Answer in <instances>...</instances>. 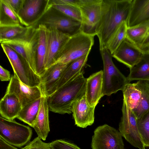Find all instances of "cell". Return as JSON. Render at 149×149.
<instances>
[{
	"instance_id": "cell-8",
	"label": "cell",
	"mask_w": 149,
	"mask_h": 149,
	"mask_svg": "<svg viewBox=\"0 0 149 149\" xmlns=\"http://www.w3.org/2000/svg\"><path fill=\"white\" fill-rule=\"evenodd\" d=\"M31 129L16 122L0 117V137L13 146L21 148L30 141Z\"/></svg>"
},
{
	"instance_id": "cell-26",
	"label": "cell",
	"mask_w": 149,
	"mask_h": 149,
	"mask_svg": "<svg viewBox=\"0 0 149 149\" xmlns=\"http://www.w3.org/2000/svg\"><path fill=\"white\" fill-rule=\"evenodd\" d=\"M41 97L22 107L17 118L33 127L38 115Z\"/></svg>"
},
{
	"instance_id": "cell-24",
	"label": "cell",
	"mask_w": 149,
	"mask_h": 149,
	"mask_svg": "<svg viewBox=\"0 0 149 149\" xmlns=\"http://www.w3.org/2000/svg\"><path fill=\"white\" fill-rule=\"evenodd\" d=\"M88 55L83 56L67 64L58 82L57 89L83 73Z\"/></svg>"
},
{
	"instance_id": "cell-1",
	"label": "cell",
	"mask_w": 149,
	"mask_h": 149,
	"mask_svg": "<svg viewBox=\"0 0 149 149\" xmlns=\"http://www.w3.org/2000/svg\"><path fill=\"white\" fill-rule=\"evenodd\" d=\"M133 0H102L101 16L96 35L100 50L108 44L121 23L128 18Z\"/></svg>"
},
{
	"instance_id": "cell-35",
	"label": "cell",
	"mask_w": 149,
	"mask_h": 149,
	"mask_svg": "<svg viewBox=\"0 0 149 149\" xmlns=\"http://www.w3.org/2000/svg\"><path fill=\"white\" fill-rule=\"evenodd\" d=\"M51 143L52 149H81L76 145L63 139H58Z\"/></svg>"
},
{
	"instance_id": "cell-19",
	"label": "cell",
	"mask_w": 149,
	"mask_h": 149,
	"mask_svg": "<svg viewBox=\"0 0 149 149\" xmlns=\"http://www.w3.org/2000/svg\"><path fill=\"white\" fill-rule=\"evenodd\" d=\"M103 70L95 73L86 79L85 95L89 105L96 107L101 98L103 87Z\"/></svg>"
},
{
	"instance_id": "cell-5",
	"label": "cell",
	"mask_w": 149,
	"mask_h": 149,
	"mask_svg": "<svg viewBox=\"0 0 149 149\" xmlns=\"http://www.w3.org/2000/svg\"><path fill=\"white\" fill-rule=\"evenodd\" d=\"M55 27L72 37L81 31L82 23L53 7L49 8L35 25Z\"/></svg>"
},
{
	"instance_id": "cell-9",
	"label": "cell",
	"mask_w": 149,
	"mask_h": 149,
	"mask_svg": "<svg viewBox=\"0 0 149 149\" xmlns=\"http://www.w3.org/2000/svg\"><path fill=\"white\" fill-rule=\"evenodd\" d=\"M102 0H80L78 6L82 17L81 31L96 35L101 16Z\"/></svg>"
},
{
	"instance_id": "cell-21",
	"label": "cell",
	"mask_w": 149,
	"mask_h": 149,
	"mask_svg": "<svg viewBox=\"0 0 149 149\" xmlns=\"http://www.w3.org/2000/svg\"><path fill=\"white\" fill-rule=\"evenodd\" d=\"M49 110L47 97L42 94L39 112L33 128L38 136L44 141L46 139L50 131Z\"/></svg>"
},
{
	"instance_id": "cell-28",
	"label": "cell",
	"mask_w": 149,
	"mask_h": 149,
	"mask_svg": "<svg viewBox=\"0 0 149 149\" xmlns=\"http://www.w3.org/2000/svg\"><path fill=\"white\" fill-rule=\"evenodd\" d=\"M22 25L18 15L6 0H0V27Z\"/></svg>"
},
{
	"instance_id": "cell-2",
	"label": "cell",
	"mask_w": 149,
	"mask_h": 149,
	"mask_svg": "<svg viewBox=\"0 0 149 149\" xmlns=\"http://www.w3.org/2000/svg\"><path fill=\"white\" fill-rule=\"evenodd\" d=\"M86 79L82 73L47 97L49 110L63 114L72 113L74 102L85 95Z\"/></svg>"
},
{
	"instance_id": "cell-4",
	"label": "cell",
	"mask_w": 149,
	"mask_h": 149,
	"mask_svg": "<svg viewBox=\"0 0 149 149\" xmlns=\"http://www.w3.org/2000/svg\"><path fill=\"white\" fill-rule=\"evenodd\" d=\"M94 36L81 32L71 37L54 64L62 63L68 64L89 54L94 45Z\"/></svg>"
},
{
	"instance_id": "cell-23",
	"label": "cell",
	"mask_w": 149,
	"mask_h": 149,
	"mask_svg": "<svg viewBox=\"0 0 149 149\" xmlns=\"http://www.w3.org/2000/svg\"><path fill=\"white\" fill-rule=\"evenodd\" d=\"M38 26L39 35L36 49L35 72L40 77L46 70L45 61L47 51V27L42 24Z\"/></svg>"
},
{
	"instance_id": "cell-7",
	"label": "cell",
	"mask_w": 149,
	"mask_h": 149,
	"mask_svg": "<svg viewBox=\"0 0 149 149\" xmlns=\"http://www.w3.org/2000/svg\"><path fill=\"white\" fill-rule=\"evenodd\" d=\"M13 69L14 74L23 83L31 87H40V77L27 61L12 48L1 44Z\"/></svg>"
},
{
	"instance_id": "cell-15",
	"label": "cell",
	"mask_w": 149,
	"mask_h": 149,
	"mask_svg": "<svg viewBox=\"0 0 149 149\" xmlns=\"http://www.w3.org/2000/svg\"><path fill=\"white\" fill-rule=\"evenodd\" d=\"M68 64L58 63L47 69L40 77V88L47 97L57 90V85L61 74Z\"/></svg>"
},
{
	"instance_id": "cell-13",
	"label": "cell",
	"mask_w": 149,
	"mask_h": 149,
	"mask_svg": "<svg viewBox=\"0 0 149 149\" xmlns=\"http://www.w3.org/2000/svg\"><path fill=\"white\" fill-rule=\"evenodd\" d=\"M52 6L51 0H25L18 16L22 25L34 26Z\"/></svg>"
},
{
	"instance_id": "cell-10",
	"label": "cell",
	"mask_w": 149,
	"mask_h": 149,
	"mask_svg": "<svg viewBox=\"0 0 149 149\" xmlns=\"http://www.w3.org/2000/svg\"><path fill=\"white\" fill-rule=\"evenodd\" d=\"M120 133L107 124L100 126L94 132L91 143L92 149H124Z\"/></svg>"
},
{
	"instance_id": "cell-16",
	"label": "cell",
	"mask_w": 149,
	"mask_h": 149,
	"mask_svg": "<svg viewBox=\"0 0 149 149\" xmlns=\"http://www.w3.org/2000/svg\"><path fill=\"white\" fill-rule=\"evenodd\" d=\"M95 107L89 105L85 95L76 101L72 109L75 125L82 128L92 125L94 121Z\"/></svg>"
},
{
	"instance_id": "cell-17",
	"label": "cell",
	"mask_w": 149,
	"mask_h": 149,
	"mask_svg": "<svg viewBox=\"0 0 149 149\" xmlns=\"http://www.w3.org/2000/svg\"><path fill=\"white\" fill-rule=\"evenodd\" d=\"M143 54L126 38L112 55V57L130 69L138 63Z\"/></svg>"
},
{
	"instance_id": "cell-32",
	"label": "cell",
	"mask_w": 149,
	"mask_h": 149,
	"mask_svg": "<svg viewBox=\"0 0 149 149\" xmlns=\"http://www.w3.org/2000/svg\"><path fill=\"white\" fill-rule=\"evenodd\" d=\"M138 131L145 147H149V111L137 119Z\"/></svg>"
},
{
	"instance_id": "cell-36",
	"label": "cell",
	"mask_w": 149,
	"mask_h": 149,
	"mask_svg": "<svg viewBox=\"0 0 149 149\" xmlns=\"http://www.w3.org/2000/svg\"><path fill=\"white\" fill-rule=\"evenodd\" d=\"M6 0L14 12L18 16L20 11L23 6L25 0Z\"/></svg>"
},
{
	"instance_id": "cell-30",
	"label": "cell",
	"mask_w": 149,
	"mask_h": 149,
	"mask_svg": "<svg viewBox=\"0 0 149 149\" xmlns=\"http://www.w3.org/2000/svg\"><path fill=\"white\" fill-rule=\"evenodd\" d=\"M123 100L132 110L136 109L139 103L141 92L136 83L127 84L122 91Z\"/></svg>"
},
{
	"instance_id": "cell-11",
	"label": "cell",
	"mask_w": 149,
	"mask_h": 149,
	"mask_svg": "<svg viewBox=\"0 0 149 149\" xmlns=\"http://www.w3.org/2000/svg\"><path fill=\"white\" fill-rule=\"evenodd\" d=\"M122 110V116L119 127L122 136L134 147L145 149L138 131L137 119L132 109L123 100Z\"/></svg>"
},
{
	"instance_id": "cell-20",
	"label": "cell",
	"mask_w": 149,
	"mask_h": 149,
	"mask_svg": "<svg viewBox=\"0 0 149 149\" xmlns=\"http://www.w3.org/2000/svg\"><path fill=\"white\" fill-rule=\"evenodd\" d=\"M149 20V0H133L127 21V27H133Z\"/></svg>"
},
{
	"instance_id": "cell-22",
	"label": "cell",
	"mask_w": 149,
	"mask_h": 149,
	"mask_svg": "<svg viewBox=\"0 0 149 149\" xmlns=\"http://www.w3.org/2000/svg\"><path fill=\"white\" fill-rule=\"evenodd\" d=\"M22 108L18 99L14 95L6 93L0 102L1 116L13 120L17 118Z\"/></svg>"
},
{
	"instance_id": "cell-18",
	"label": "cell",
	"mask_w": 149,
	"mask_h": 149,
	"mask_svg": "<svg viewBox=\"0 0 149 149\" xmlns=\"http://www.w3.org/2000/svg\"><path fill=\"white\" fill-rule=\"evenodd\" d=\"M126 38L144 53L149 52V20L127 27Z\"/></svg>"
},
{
	"instance_id": "cell-33",
	"label": "cell",
	"mask_w": 149,
	"mask_h": 149,
	"mask_svg": "<svg viewBox=\"0 0 149 149\" xmlns=\"http://www.w3.org/2000/svg\"><path fill=\"white\" fill-rule=\"evenodd\" d=\"M52 6L65 15L82 22L81 13L78 7L58 4H52Z\"/></svg>"
},
{
	"instance_id": "cell-38",
	"label": "cell",
	"mask_w": 149,
	"mask_h": 149,
	"mask_svg": "<svg viewBox=\"0 0 149 149\" xmlns=\"http://www.w3.org/2000/svg\"><path fill=\"white\" fill-rule=\"evenodd\" d=\"M11 77L10 72L0 66V79L1 81H10Z\"/></svg>"
},
{
	"instance_id": "cell-37",
	"label": "cell",
	"mask_w": 149,
	"mask_h": 149,
	"mask_svg": "<svg viewBox=\"0 0 149 149\" xmlns=\"http://www.w3.org/2000/svg\"><path fill=\"white\" fill-rule=\"evenodd\" d=\"M52 4L71 5L78 6L80 0H51Z\"/></svg>"
},
{
	"instance_id": "cell-27",
	"label": "cell",
	"mask_w": 149,
	"mask_h": 149,
	"mask_svg": "<svg viewBox=\"0 0 149 149\" xmlns=\"http://www.w3.org/2000/svg\"><path fill=\"white\" fill-rule=\"evenodd\" d=\"M35 26L20 25L0 27V41L22 38L29 33Z\"/></svg>"
},
{
	"instance_id": "cell-25",
	"label": "cell",
	"mask_w": 149,
	"mask_h": 149,
	"mask_svg": "<svg viewBox=\"0 0 149 149\" xmlns=\"http://www.w3.org/2000/svg\"><path fill=\"white\" fill-rule=\"evenodd\" d=\"M127 78L130 82L134 80H143L149 82V52L144 53L138 63L130 69Z\"/></svg>"
},
{
	"instance_id": "cell-39",
	"label": "cell",
	"mask_w": 149,
	"mask_h": 149,
	"mask_svg": "<svg viewBox=\"0 0 149 149\" xmlns=\"http://www.w3.org/2000/svg\"><path fill=\"white\" fill-rule=\"evenodd\" d=\"M0 149H18L9 144L0 137Z\"/></svg>"
},
{
	"instance_id": "cell-6",
	"label": "cell",
	"mask_w": 149,
	"mask_h": 149,
	"mask_svg": "<svg viewBox=\"0 0 149 149\" xmlns=\"http://www.w3.org/2000/svg\"><path fill=\"white\" fill-rule=\"evenodd\" d=\"M39 35L38 26L35 25L29 33L22 38L1 41L0 42L8 46L16 52L27 61L35 72Z\"/></svg>"
},
{
	"instance_id": "cell-3",
	"label": "cell",
	"mask_w": 149,
	"mask_h": 149,
	"mask_svg": "<svg viewBox=\"0 0 149 149\" xmlns=\"http://www.w3.org/2000/svg\"><path fill=\"white\" fill-rule=\"evenodd\" d=\"M100 51L103 65L102 93L103 96H109L122 91L130 82L114 65L112 54L108 49L104 48Z\"/></svg>"
},
{
	"instance_id": "cell-29",
	"label": "cell",
	"mask_w": 149,
	"mask_h": 149,
	"mask_svg": "<svg viewBox=\"0 0 149 149\" xmlns=\"http://www.w3.org/2000/svg\"><path fill=\"white\" fill-rule=\"evenodd\" d=\"M136 83L141 92V97L138 106L132 110L138 119L149 111V83L140 80Z\"/></svg>"
},
{
	"instance_id": "cell-14",
	"label": "cell",
	"mask_w": 149,
	"mask_h": 149,
	"mask_svg": "<svg viewBox=\"0 0 149 149\" xmlns=\"http://www.w3.org/2000/svg\"><path fill=\"white\" fill-rule=\"evenodd\" d=\"M6 93L15 95L19 100L22 107L41 97L43 94L40 87H31L26 85L14 74L11 77Z\"/></svg>"
},
{
	"instance_id": "cell-12",
	"label": "cell",
	"mask_w": 149,
	"mask_h": 149,
	"mask_svg": "<svg viewBox=\"0 0 149 149\" xmlns=\"http://www.w3.org/2000/svg\"><path fill=\"white\" fill-rule=\"evenodd\" d=\"M47 27V51L45 61L46 69L55 63L70 37L55 27Z\"/></svg>"
},
{
	"instance_id": "cell-31",
	"label": "cell",
	"mask_w": 149,
	"mask_h": 149,
	"mask_svg": "<svg viewBox=\"0 0 149 149\" xmlns=\"http://www.w3.org/2000/svg\"><path fill=\"white\" fill-rule=\"evenodd\" d=\"M127 28V22H123L109 42L107 48L112 54L126 38Z\"/></svg>"
},
{
	"instance_id": "cell-34",
	"label": "cell",
	"mask_w": 149,
	"mask_h": 149,
	"mask_svg": "<svg viewBox=\"0 0 149 149\" xmlns=\"http://www.w3.org/2000/svg\"><path fill=\"white\" fill-rule=\"evenodd\" d=\"M21 149H52L51 143L43 142L38 136L29 142Z\"/></svg>"
}]
</instances>
